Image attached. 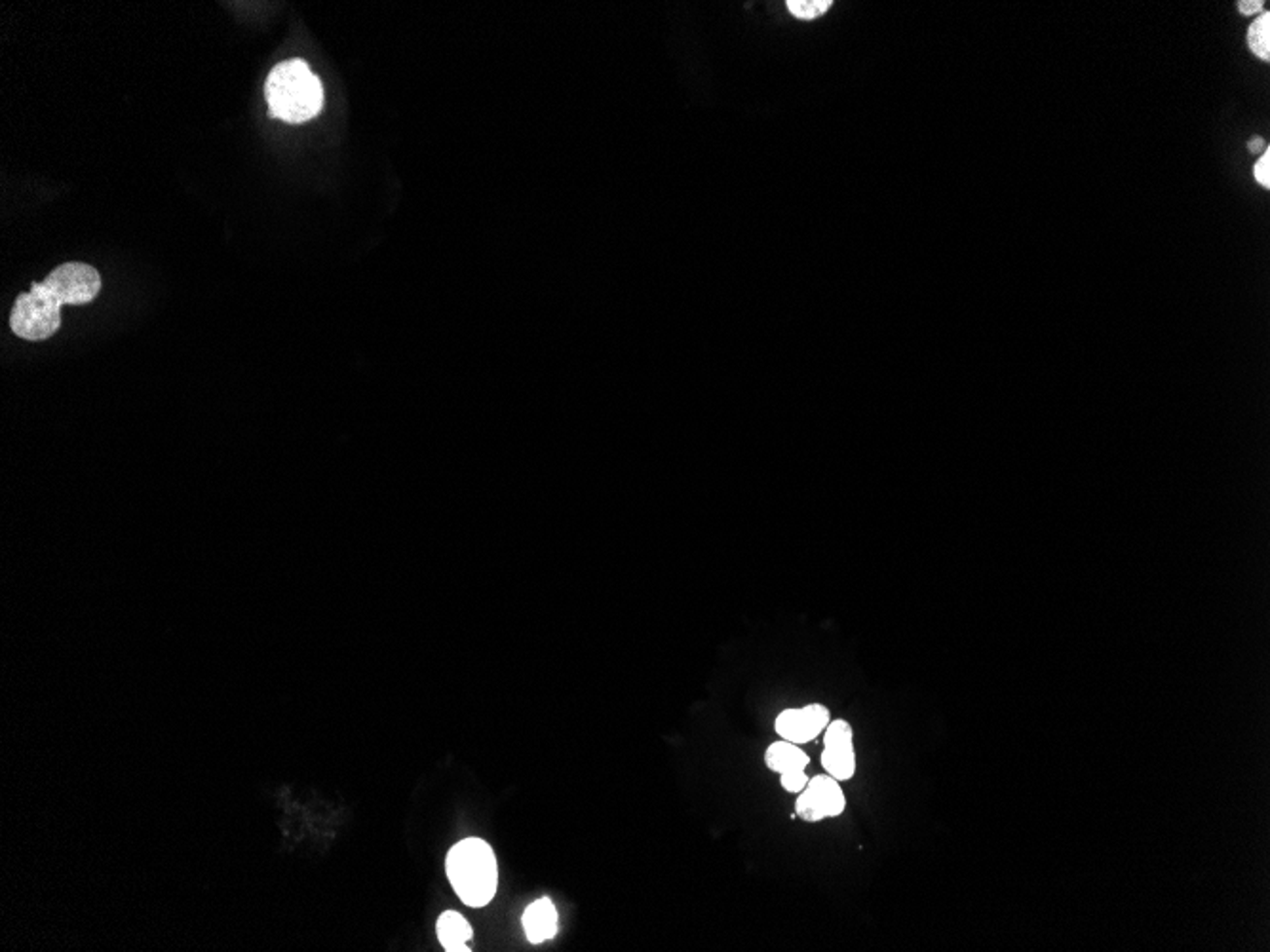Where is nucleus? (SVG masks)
<instances>
[{
  "instance_id": "obj_9",
  "label": "nucleus",
  "mask_w": 1270,
  "mask_h": 952,
  "mask_svg": "<svg viewBox=\"0 0 1270 952\" xmlns=\"http://www.w3.org/2000/svg\"><path fill=\"white\" fill-rule=\"evenodd\" d=\"M438 937L445 951H468V943L472 939V928L462 914L455 910H447L438 920Z\"/></svg>"
},
{
  "instance_id": "obj_5",
  "label": "nucleus",
  "mask_w": 1270,
  "mask_h": 952,
  "mask_svg": "<svg viewBox=\"0 0 1270 952\" xmlns=\"http://www.w3.org/2000/svg\"><path fill=\"white\" fill-rule=\"evenodd\" d=\"M846 801L839 781L831 776H816L809 779L807 787L799 793L795 813L805 821H822L844 811Z\"/></svg>"
},
{
  "instance_id": "obj_4",
  "label": "nucleus",
  "mask_w": 1270,
  "mask_h": 952,
  "mask_svg": "<svg viewBox=\"0 0 1270 952\" xmlns=\"http://www.w3.org/2000/svg\"><path fill=\"white\" fill-rule=\"evenodd\" d=\"M49 295L63 304H88L101 291L98 270L84 263H65L53 269L41 282Z\"/></svg>"
},
{
  "instance_id": "obj_16",
  "label": "nucleus",
  "mask_w": 1270,
  "mask_h": 952,
  "mask_svg": "<svg viewBox=\"0 0 1270 952\" xmlns=\"http://www.w3.org/2000/svg\"><path fill=\"white\" fill-rule=\"evenodd\" d=\"M1263 148H1267L1265 143H1263V140H1254V142L1250 143V150H1252V152H1257V154H1259V150H1263Z\"/></svg>"
},
{
  "instance_id": "obj_2",
  "label": "nucleus",
  "mask_w": 1270,
  "mask_h": 952,
  "mask_svg": "<svg viewBox=\"0 0 1270 952\" xmlns=\"http://www.w3.org/2000/svg\"><path fill=\"white\" fill-rule=\"evenodd\" d=\"M447 876L457 896L470 906L488 904L496 892V857L482 839H466L447 856Z\"/></svg>"
},
{
  "instance_id": "obj_1",
  "label": "nucleus",
  "mask_w": 1270,
  "mask_h": 952,
  "mask_svg": "<svg viewBox=\"0 0 1270 952\" xmlns=\"http://www.w3.org/2000/svg\"><path fill=\"white\" fill-rule=\"evenodd\" d=\"M265 97L270 116L288 124H302L322 111L324 88L302 59H288L270 71Z\"/></svg>"
},
{
  "instance_id": "obj_14",
  "label": "nucleus",
  "mask_w": 1270,
  "mask_h": 952,
  "mask_svg": "<svg viewBox=\"0 0 1270 952\" xmlns=\"http://www.w3.org/2000/svg\"><path fill=\"white\" fill-rule=\"evenodd\" d=\"M1254 175H1255V181H1257V183H1261V185H1263L1265 189H1269L1270 187L1269 148H1267V150H1265V152H1263V154L1259 156V160H1257V164H1255V168H1254Z\"/></svg>"
},
{
  "instance_id": "obj_13",
  "label": "nucleus",
  "mask_w": 1270,
  "mask_h": 952,
  "mask_svg": "<svg viewBox=\"0 0 1270 952\" xmlns=\"http://www.w3.org/2000/svg\"><path fill=\"white\" fill-rule=\"evenodd\" d=\"M809 779L810 777L807 776L805 770H793V772L780 774V783H782V787L787 793H801L807 787Z\"/></svg>"
},
{
  "instance_id": "obj_15",
  "label": "nucleus",
  "mask_w": 1270,
  "mask_h": 952,
  "mask_svg": "<svg viewBox=\"0 0 1270 952\" xmlns=\"http://www.w3.org/2000/svg\"><path fill=\"white\" fill-rule=\"evenodd\" d=\"M1261 10H1263V2H1261V0H1242V2H1238V12L1244 14V16L1259 14Z\"/></svg>"
},
{
  "instance_id": "obj_3",
  "label": "nucleus",
  "mask_w": 1270,
  "mask_h": 952,
  "mask_svg": "<svg viewBox=\"0 0 1270 952\" xmlns=\"http://www.w3.org/2000/svg\"><path fill=\"white\" fill-rule=\"evenodd\" d=\"M61 304L49 295L41 282H35L31 291L21 293L10 314V328L19 338L47 340L61 326Z\"/></svg>"
},
{
  "instance_id": "obj_10",
  "label": "nucleus",
  "mask_w": 1270,
  "mask_h": 952,
  "mask_svg": "<svg viewBox=\"0 0 1270 952\" xmlns=\"http://www.w3.org/2000/svg\"><path fill=\"white\" fill-rule=\"evenodd\" d=\"M765 762H767L769 770L778 772V774H785V772H793V770H805L810 759L797 744L782 740V742H777V744L769 746V749L765 753Z\"/></svg>"
},
{
  "instance_id": "obj_8",
  "label": "nucleus",
  "mask_w": 1270,
  "mask_h": 952,
  "mask_svg": "<svg viewBox=\"0 0 1270 952\" xmlns=\"http://www.w3.org/2000/svg\"><path fill=\"white\" fill-rule=\"evenodd\" d=\"M524 930L531 943H544L556 936L557 910L548 898H542L525 908Z\"/></svg>"
},
{
  "instance_id": "obj_11",
  "label": "nucleus",
  "mask_w": 1270,
  "mask_h": 952,
  "mask_svg": "<svg viewBox=\"0 0 1270 952\" xmlns=\"http://www.w3.org/2000/svg\"><path fill=\"white\" fill-rule=\"evenodd\" d=\"M1248 47L1263 61L1270 59V14L1263 12L1248 29Z\"/></svg>"
},
{
  "instance_id": "obj_12",
  "label": "nucleus",
  "mask_w": 1270,
  "mask_h": 952,
  "mask_svg": "<svg viewBox=\"0 0 1270 952\" xmlns=\"http://www.w3.org/2000/svg\"><path fill=\"white\" fill-rule=\"evenodd\" d=\"M785 6L799 19H816L830 10L831 0H789Z\"/></svg>"
},
{
  "instance_id": "obj_7",
  "label": "nucleus",
  "mask_w": 1270,
  "mask_h": 952,
  "mask_svg": "<svg viewBox=\"0 0 1270 952\" xmlns=\"http://www.w3.org/2000/svg\"><path fill=\"white\" fill-rule=\"evenodd\" d=\"M831 722V714L826 706L810 704L799 710H785L777 716L775 728L777 734L791 744H809L816 740Z\"/></svg>"
},
{
  "instance_id": "obj_6",
  "label": "nucleus",
  "mask_w": 1270,
  "mask_h": 952,
  "mask_svg": "<svg viewBox=\"0 0 1270 952\" xmlns=\"http://www.w3.org/2000/svg\"><path fill=\"white\" fill-rule=\"evenodd\" d=\"M822 766L837 781H848L856 774V753L852 742V726L842 720H831L824 730Z\"/></svg>"
}]
</instances>
